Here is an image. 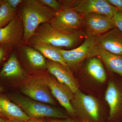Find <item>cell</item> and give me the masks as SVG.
<instances>
[{"instance_id": "obj_30", "label": "cell", "mask_w": 122, "mask_h": 122, "mask_svg": "<svg viewBox=\"0 0 122 122\" xmlns=\"http://www.w3.org/2000/svg\"><path fill=\"white\" fill-rule=\"evenodd\" d=\"M7 119L0 117V122H7Z\"/></svg>"}, {"instance_id": "obj_11", "label": "cell", "mask_w": 122, "mask_h": 122, "mask_svg": "<svg viewBox=\"0 0 122 122\" xmlns=\"http://www.w3.org/2000/svg\"><path fill=\"white\" fill-rule=\"evenodd\" d=\"M23 26L20 16L15 17L5 26L0 28V45L13 46L22 39Z\"/></svg>"}, {"instance_id": "obj_26", "label": "cell", "mask_w": 122, "mask_h": 122, "mask_svg": "<svg viewBox=\"0 0 122 122\" xmlns=\"http://www.w3.org/2000/svg\"><path fill=\"white\" fill-rule=\"evenodd\" d=\"M7 1L10 5L15 9L18 5L21 4L23 1L22 0H7Z\"/></svg>"}, {"instance_id": "obj_24", "label": "cell", "mask_w": 122, "mask_h": 122, "mask_svg": "<svg viewBox=\"0 0 122 122\" xmlns=\"http://www.w3.org/2000/svg\"><path fill=\"white\" fill-rule=\"evenodd\" d=\"M118 11L122 12V0H106Z\"/></svg>"}, {"instance_id": "obj_19", "label": "cell", "mask_w": 122, "mask_h": 122, "mask_svg": "<svg viewBox=\"0 0 122 122\" xmlns=\"http://www.w3.org/2000/svg\"><path fill=\"white\" fill-rule=\"evenodd\" d=\"M24 53L33 68L38 69L46 68L47 61L44 55L38 51L30 46H26L24 48Z\"/></svg>"}, {"instance_id": "obj_17", "label": "cell", "mask_w": 122, "mask_h": 122, "mask_svg": "<svg viewBox=\"0 0 122 122\" xmlns=\"http://www.w3.org/2000/svg\"><path fill=\"white\" fill-rule=\"evenodd\" d=\"M98 56L109 70L122 77V56L114 54L98 47Z\"/></svg>"}, {"instance_id": "obj_6", "label": "cell", "mask_w": 122, "mask_h": 122, "mask_svg": "<svg viewBox=\"0 0 122 122\" xmlns=\"http://www.w3.org/2000/svg\"><path fill=\"white\" fill-rule=\"evenodd\" d=\"M49 23L55 28L66 32L79 31L83 26L82 16L69 6L56 12Z\"/></svg>"}, {"instance_id": "obj_1", "label": "cell", "mask_w": 122, "mask_h": 122, "mask_svg": "<svg viewBox=\"0 0 122 122\" xmlns=\"http://www.w3.org/2000/svg\"><path fill=\"white\" fill-rule=\"evenodd\" d=\"M20 10L23 25L22 39L28 42L41 24L50 23L56 11L42 4L37 0H23Z\"/></svg>"}, {"instance_id": "obj_20", "label": "cell", "mask_w": 122, "mask_h": 122, "mask_svg": "<svg viewBox=\"0 0 122 122\" xmlns=\"http://www.w3.org/2000/svg\"><path fill=\"white\" fill-rule=\"evenodd\" d=\"M32 46L34 49L41 53L49 60L58 62L68 69L58 48L46 45H36Z\"/></svg>"}, {"instance_id": "obj_25", "label": "cell", "mask_w": 122, "mask_h": 122, "mask_svg": "<svg viewBox=\"0 0 122 122\" xmlns=\"http://www.w3.org/2000/svg\"><path fill=\"white\" fill-rule=\"evenodd\" d=\"M45 122H76L71 119L66 118L63 119L49 118L46 120Z\"/></svg>"}, {"instance_id": "obj_16", "label": "cell", "mask_w": 122, "mask_h": 122, "mask_svg": "<svg viewBox=\"0 0 122 122\" xmlns=\"http://www.w3.org/2000/svg\"><path fill=\"white\" fill-rule=\"evenodd\" d=\"M0 75L5 78L13 79L21 78L25 76L24 70L14 54H12L5 63Z\"/></svg>"}, {"instance_id": "obj_28", "label": "cell", "mask_w": 122, "mask_h": 122, "mask_svg": "<svg viewBox=\"0 0 122 122\" xmlns=\"http://www.w3.org/2000/svg\"><path fill=\"white\" fill-rule=\"evenodd\" d=\"M4 50L2 47L0 46V62L1 61L4 54Z\"/></svg>"}, {"instance_id": "obj_21", "label": "cell", "mask_w": 122, "mask_h": 122, "mask_svg": "<svg viewBox=\"0 0 122 122\" xmlns=\"http://www.w3.org/2000/svg\"><path fill=\"white\" fill-rule=\"evenodd\" d=\"M16 9L12 8L7 0L0 5V28L7 25L16 16Z\"/></svg>"}, {"instance_id": "obj_3", "label": "cell", "mask_w": 122, "mask_h": 122, "mask_svg": "<svg viewBox=\"0 0 122 122\" xmlns=\"http://www.w3.org/2000/svg\"><path fill=\"white\" fill-rule=\"evenodd\" d=\"M14 103L20 108L30 118H49L63 119L68 118L65 112L61 110L39 102L30 98L22 96L13 98Z\"/></svg>"}, {"instance_id": "obj_18", "label": "cell", "mask_w": 122, "mask_h": 122, "mask_svg": "<svg viewBox=\"0 0 122 122\" xmlns=\"http://www.w3.org/2000/svg\"><path fill=\"white\" fill-rule=\"evenodd\" d=\"M86 68L88 74L98 82L103 83L106 80V71L102 62L98 58L94 57L90 58Z\"/></svg>"}, {"instance_id": "obj_22", "label": "cell", "mask_w": 122, "mask_h": 122, "mask_svg": "<svg viewBox=\"0 0 122 122\" xmlns=\"http://www.w3.org/2000/svg\"><path fill=\"white\" fill-rule=\"evenodd\" d=\"M39 2L46 7L56 12L59 11L62 8L60 3L56 0H38Z\"/></svg>"}, {"instance_id": "obj_10", "label": "cell", "mask_w": 122, "mask_h": 122, "mask_svg": "<svg viewBox=\"0 0 122 122\" xmlns=\"http://www.w3.org/2000/svg\"><path fill=\"white\" fill-rule=\"evenodd\" d=\"M46 79L48 87L52 96L68 113L71 115L76 114L71 104L74 94L71 90L66 85L60 83L53 76L47 75Z\"/></svg>"}, {"instance_id": "obj_2", "label": "cell", "mask_w": 122, "mask_h": 122, "mask_svg": "<svg viewBox=\"0 0 122 122\" xmlns=\"http://www.w3.org/2000/svg\"><path fill=\"white\" fill-rule=\"evenodd\" d=\"M84 34L79 31L66 32L58 30L51 26L49 23L39 25L34 35L27 43L32 46L46 45L56 48H72L82 39Z\"/></svg>"}, {"instance_id": "obj_12", "label": "cell", "mask_w": 122, "mask_h": 122, "mask_svg": "<svg viewBox=\"0 0 122 122\" xmlns=\"http://www.w3.org/2000/svg\"><path fill=\"white\" fill-rule=\"evenodd\" d=\"M96 41L98 48L122 56V32L116 27L96 37Z\"/></svg>"}, {"instance_id": "obj_34", "label": "cell", "mask_w": 122, "mask_h": 122, "mask_svg": "<svg viewBox=\"0 0 122 122\" xmlns=\"http://www.w3.org/2000/svg\"></svg>"}, {"instance_id": "obj_27", "label": "cell", "mask_w": 122, "mask_h": 122, "mask_svg": "<svg viewBox=\"0 0 122 122\" xmlns=\"http://www.w3.org/2000/svg\"><path fill=\"white\" fill-rule=\"evenodd\" d=\"M26 122H44L41 118H30Z\"/></svg>"}, {"instance_id": "obj_9", "label": "cell", "mask_w": 122, "mask_h": 122, "mask_svg": "<svg viewBox=\"0 0 122 122\" xmlns=\"http://www.w3.org/2000/svg\"><path fill=\"white\" fill-rule=\"evenodd\" d=\"M82 15L86 36L96 37L115 27L112 18L106 15L97 13Z\"/></svg>"}, {"instance_id": "obj_23", "label": "cell", "mask_w": 122, "mask_h": 122, "mask_svg": "<svg viewBox=\"0 0 122 122\" xmlns=\"http://www.w3.org/2000/svg\"><path fill=\"white\" fill-rule=\"evenodd\" d=\"M112 19L115 27L122 32V12L117 10Z\"/></svg>"}, {"instance_id": "obj_35", "label": "cell", "mask_w": 122, "mask_h": 122, "mask_svg": "<svg viewBox=\"0 0 122 122\" xmlns=\"http://www.w3.org/2000/svg\"></svg>"}, {"instance_id": "obj_33", "label": "cell", "mask_w": 122, "mask_h": 122, "mask_svg": "<svg viewBox=\"0 0 122 122\" xmlns=\"http://www.w3.org/2000/svg\"><path fill=\"white\" fill-rule=\"evenodd\" d=\"M2 0H0V5L1 4V2H2Z\"/></svg>"}, {"instance_id": "obj_8", "label": "cell", "mask_w": 122, "mask_h": 122, "mask_svg": "<svg viewBox=\"0 0 122 122\" xmlns=\"http://www.w3.org/2000/svg\"><path fill=\"white\" fill-rule=\"evenodd\" d=\"M74 9L81 15L97 13L106 15L112 18L117 10L106 0H80L70 1Z\"/></svg>"}, {"instance_id": "obj_15", "label": "cell", "mask_w": 122, "mask_h": 122, "mask_svg": "<svg viewBox=\"0 0 122 122\" xmlns=\"http://www.w3.org/2000/svg\"><path fill=\"white\" fill-rule=\"evenodd\" d=\"M0 114L7 119L27 122L30 118L16 104L5 96L0 95Z\"/></svg>"}, {"instance_id": "obj_32", "label": "cell", "mask_w": 122, "mask_h": 122, "mask_svg": "<svg viewBox=\"0 0 122 122\" xmlns=\"http://www.w3.org/2000/svg\"><path fill=\"white\" fill-rule=\"evenodd\" d=\"M0 117L4 118H5L4 117V116H3L1 114H0Z\"/></svg>"}, {"instance_id": "obj_7", "label": "cell", "mask_w": 122, "mask_h": 122, "mask_svg": "<svg viewBox=\"0 0 122 122\" xmlns=\"http://www.w3.org/2000/svg\"><path fill=\"white\" fill-rule=\"evenodd\" d=\"M21 92L33 100L50 105L55 104L47 84L46 76L32 79L21 87Z\"/></svg>"}, {"instance_id": "obj_4", "label": "cell", "mask_w": 122, "mask_h": 122, "mask_svg": "<svg viewBox=\"0 0 122 122\" xmlns=\"http://www.w3.org/2000/svg\"><path fill=\"white\" fill-rule=\"evenodd\" d=\"M96 37L86 36L81 46L71 50H66L58 48L68 67L75 66L86 58L98 56V47L96 44Z\"/></svg>"}, {"instance_id": "obj_29", "label": "cell", "mask_w": 122, "mask_h": 122, "mask_svg": "<svg viewBox=\"0 0 122 122\" xmlns=\"http://www.w3.org/2000/svg\"><path fill=\"white\" fill-rule=\"evenodd\" d=\"M7 122H26L16 119H7Z\"/></svg>"}, {"instance_id": "obj_31", "label": "cell", "mask_w": 122, "mask_h": 122, "mask_svg": "<svg viewBox=\"0 0 122 122\" xmlns=\"http://www.w3.org/2000/svg\"><path fill=\"white\" fill-rule=\"evenodd\" d=\"M3 88H2V87H1V86H0V92H2V91H3Z\"/></svg>"}, {"instance_id": "obj_5", "label": "cell", "mask_w": 122, "mask_h": 122, "mask_svg": "<svg viewBox=\"0 0 122 122\" xmlns=\"http://www.w3.org/2000/svg\"><path fill=\"white\" fill-rule=\"evenodd\" d=\"M71 104L75 113L82 117L94 122L99 120L100 106L93 96L84 93L79 90L74 94Z\"/></svg>"}, {"instance_id": "obj_14", "label": "cell", "mask_w": 122, "mask_h": 122, "mask_svg": "<svg viewBox=\"0 0 122 122\" xmlns=\"http://www.w3.org/2000/svg\"><path fill=\"white\" fill-rule=\"evenodd\" d=\"M105 98L109 107V118L112 119L119 113L122 107V92L113 81L108 82Z\"/></svg>"}, {"instance_id": "obj_13", "label": "cell", "mask_w": 122, "mask_h": 122, "mask_svg": "<svg viewBox=\"0 0 122 122\" xmlns=\"http://www.w3.org/2000/svg\"><path fill=\"white\" fill-rule=\"evenodd\" d=\"M46 68L57 81L68 86L74 94L79 90L76 79L68 68L58 62L50 60L47 61Z\"/></svg>"}]
</instances>
